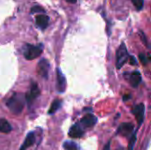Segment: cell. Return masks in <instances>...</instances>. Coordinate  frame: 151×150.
Segmentation results:
<instances>
[{
    "instance_id": "18",
    "label": "cell",
    "mask_w": 151,
    "mask_h": 150,
    "mask_svg": "<svg viewBox=\"0 0 151 150\" xmlns=\"http://www.w3.org/2000/svg\"><path fill=\"white\" fill-rule=\"evenodd\" d=\"M137 10H142L143 7V0H131Z\"/></svg>"
},
{
    "instance_id": "1",
    "label": "cell",
    "mask_w": 151,
    "mask_h": 150,
    "mask_svg": "<svg viewBox=\"0 0 151 150\" xmlns=\"http://www.w3.org/2000/svg\"><path fill=\"white\" fill-rule=\"evenodd\" d=\"M25 95L19 93H14L6 102V105L11 112L15 115L21 113L25 105Z\"/></svg>"
},
{
    "instance_id": "17",
    "label": "cell",
    "mask_w": 151,
    "mask_h": 150,
    "mask_svg": "<svg viewBox=\"0 0 151 150\" xmlns=\"http://www.w3.org/2000/svg\"><path fill=\"white\" fill-rule=\"evenodd\" d=\"M136 140H137V138H136V131H134L133 133V134L131 135V137H130V141H129L127 150H134V147L135 145Z\"/></svg>"
},
{
    "instance_id": "19",
    "label": "cell",
    "mask_w": 151,
    "mask_h": 150,
    "mask_svg": "<svg viewBox=\"0 0 151 150\" xmlns=\"http://www.w3.org/2000/svg\"><path fill=\"white\" fill-rule=\"evenodd\" d=\"M139 57H140V60L142 61V63L144 65H146L147 64H148V62H149V57H146V56H145V54H143V53H141L140 55H139Z\"/></svg>"
},
{
    "instance_id": "3",
    "label": "cell",
    "mask_w": 151,
    "mask_h": 150,
    "mask_svg": "<svg viewBox=\"0 0 151 150\" xmlns=\"http://www.w3.org/2000/svg\"><path fill=\"white\" fill-rule=\"evenodd\" d=\"M42 52V45L35 46V45H31V44H26L24 47L23 55L26 59L33 60V59H35L38 57H40Z\"/></svg>"
},
{
    "instance_id": "8",
    "label": "cell",
    "mask_w": 151,
    "mask_h": 150,
    "mask_svg": "<svg viewBox=\"0 0 151 150\" xmlns=\"http://www.w3.org/2000/svg\"><path fill=\"white\" fill-rule=\"evenodd\" d=\"M49 69H50V63L46 59H42L39 61L37 65V72L39 75H41L42 78L47 79L49 74Z\"/></svg>"
},
{
    "instance_id": "25",
    "label": "cell",
    "mask_w": 151,
    "mask_h": 150,
    "mask_svg": "<svg viewBox=\"0 0 151 150\" xmlns=\"http://www.w3.org/2000/svg\"><path fill=\"white\" fill-rule=\"evenodd\" d=\"M65 1H67L68 3H71V4H74L77 0H65Z\"/></svg>"
},
{
    "instance_id": "6",
    "label": "cell",
    "mask_w": 151,
    "mask_h": 150,
    "mask_svg": "<svg viewBox=\"0 0 151 150\" xmlns=\"http://www.w3.org/2000/svg\"><path fill=\"white\" fill-rule=\"evenodd\" d=\"M134 126L131 123H122L118 128L117 134H120L121 136L124 137H129V136L131 137V135L134 132Z\"/></svg>"
},
{
    "instance_id": "4",
    "label": "cell",
    "mask_w": 151,
    "mask_h": 150,
    "mask_svg": "<svg viewBox=\"0 0 151 150\" xmlns=\"http://www.w3.org/2000/svg\"><path fill=\"white\" fill-rule=\"evenodd\" d=\"M40 95V89L39 87L37 85V83L35 82H32L31 86H30V89L28 90V92L25 95V99L26 102L28 104H31L38 96Z\"/></svg>"
},
{
    "instance_id": "13",
    "label": "cell",
    "mask_w": 151,
    "mask_h": 150,
    "mask_svg": "<svg viewBox=\"0 0 151 150\" xmlns=\"http://www.w3.org/2000/svg\"><path fill=\"white\" fill-rule=\"evenodd\" d=\"M35 21L38 27H40L41 29H45L49 25L50 18L45 14H40L36 17Z\"/></svg>"
},
{
    "instance_id": "20",
    "label": "cell",
    "mask_w": 151,
    "mask_h": 150,
    "mask_svg": "<svg viewBox=\"0 0 151 150\" xmlns=\"http://www.w3.org/2000/svg\"><path fill=\"white\" fill-rule=\"evenodd\" d=\"M44 10L43 8H42L41 6H38V5H35L34 7L31 8V12L32 13H35V12H43Z\"/></svg>"
},
{
    "instance_id": "16",
    "label": "cell",
    "mask_w": 151,
    "mask_h": 150,
    "mask_svg": "<svg viewBox=\"0 0 151 150\" xmlns=\"http://www.w3.org/2000/svg\"><path fill=\"white\" fill-rule=\"evenodd\" d=\"M63 148L65 150H79L78 145L73 142V141H66L63 143Z\"/></svg>"
},
{
    "instance_id": "21",
    "label": "cell",
    "mask_w": 151,
    "mask_h": 150,
    "mask_svg": "<svg viewBox=\"0 0 151 150\" xmlns=\"http://www.w3.org/2000/svg\"><path fill=\"white\" fill-rule=\"evenodd\" d=\"M128 58H129V63H130V65H137V59H136L134 56H131V57H129Z\"/></svg>"
},
{
    "instance_id": "2",
    "label": "cell",
    "mask_w": 151,
    "mask_h": 150,
    "mask_svg": "<svg viewBox=\"0 0 151 150\" xmlns=\"http://www.w3.org/2000/svg\"><path fill=\"white\" fill-rule=\"evenodd\" d=\"M129 54L127 52V46L124 42L120 44L116 53V67L117 69H120L128 60Z\"/></svg>"
},
{
    "instance_id": "11",
    "label": "cell",
    "mask_w": 151,
    "mask_h": 150,
    "mask_svg": "<svg viewBox=\"0 0 151 150\" xmlns=\"http://www.w3.org/2000/svg\"><path fill=\"white\" fill-rule=\"evenodd\" d=\"M84 134V131L82 129V127L80 126V124H74L73 126H71L69 132H68V135L71 138L73 139H78L82 137Z\"/></svg>"
},
{
    "instance_id": "10",
    "label": "cell",
    "mask_w": 151,
    "mask_h": 150,
    "mask_svg": "<svg viewBox=\"0 0 151 150\" xmlns=\"http://www.w3.org/2000/svg\"><path fill=\"white\" fill-rule=\"evenodd\" d=\"M97 122V118L96 116H94L93 114H87L85 115L81 119V124L84 126V127H93Z\"/></svg>"
},
{
    "instance_id": "14",
    "label": "cell",
    "mask_w": 151,
    "mask_h": 150,
    "mask_svg": "<svg viewBox=\"0 0 151 150\" xmlns=\"http://www.w3.org/2000/svg\"><path fill=\"white\" fill-rule=\"evenodd\" d=\"M12 132V126L5 118H0V133H9Z\"/></svg>"
},
{
    "instance_id": "15",
    "label": "cell",
    "mask_w": 151,
    "mask_h": 150,
    "mask_svg": "<svg viewBox=\"0 0 151 150\" xmlns=\"http://www.w3.org/2000/svg\"><path fill=\"white\" fill-rule=\"evenodd\" d=\"M61 105H62V102H61L60 100H58V99H56V100L51 103L50 108L48 113H49L50 115H52V114L56 113V112L60 109Z\"/></svg>"
},
{
    "instance_id": "5",
    "label": "cell",
    "mask_w": 151,
    "mask_h": 150,
    "mask_svg": "<svg viewBox=\"0 0 151 150\" xmlns=\"http://www.w3.org/2000/svg\"><path fill=\"white\" fill-rule=\"evenodd\" d=\"M133 114L134 115L137 122H138V126H141L143 123L144 120V113H145V105L143 103H140L136 106H134V108L132 111Z\"/></svg>"
},
{
    "instance_id": "23",
    "label": "cell",
    "mask_w": 151,
    "mask_h": 150,
    "mask_svg": "<svg viewBox=\"0 0 151 150\" xmlns=\"http://www.w3.org/2000/svg\"><path fill=\"white\" fill-rule=\"evenodd\" d=\"M130 98H131V95H126L123 96V100H124V101H127V100L130 99Z\"/></svg>"
},
{
    "instance_id": "22",
    "label": "cell",
    "mask_w": 151,
    "mask_h": 150,
    "mask_svg": "<svg viewBox=\"0 0 151 150\" xmlns=\"http://www.w3.org/2000/svg\"><path fill=\"white\" fill-rule=\"evenodd\" d=\"M104 150H111V141L107 142V144L104 148Z\"/></svg>"
},
{
    "instance_id": "9",
    "label": "cell",
    "mask_w": 151,
    "mask_h": 150,
    "mask_svg": "<svg viewBox=\"0 0 151 150\" xmlns=\"http://www.w3.org/2000/svg\"><path fill=\"white\" fill-rule=\"evenodd\" d=\"M125 76L127 78L129 83L134 88H137L139 86V84L142 82V75L139 71H134L131 73L125 74Z\"/></svg>"
},
{
    "instance_id": "12",
    "label": "cell",
    "mask_w": 151,
    "mask_h": 150,
    "mask_svg": "<svg viewBox=\"0 0 151 150\" xmlns=\"http://www.w3.org/2000/svg\"><path fill=\"white\" fill-rule=\"evenodd\" d=\"M35 133L34 132H29L22 144V146L20 147L19 150H27V148L33 146L35 144Z\"/></svg>"
},
{
    "instance_id": "7",
    "label": "cell",
    "mask_w": 151,
    "mask_h": 150,
    "mask_svg": "<svg viewBox=\"0 0 151 150\" xmlns=\"http://www.w3.org/2000/svg\"><path fill=\"white\" fill-rule=\"evenodd\" d=\"M66 89V79L59 68L57 69V90L58 93H65Z\"/></svg>"
},
{
    "instance_id": "24",
    "label": "cell",
    "mask_w": 151,
    "mask_h": 150,
    "mask_svg": "<svg viewBox=\"0 0 151 150\" xmlns=\"http://www.w3.org/2000/svg\"><path fill=\"white\" fill-rule=\"evenodd\" d=\"M142 41H143V42L147 45V41H146V37H145V34L143 35V34L142 33Z\"/></svg>"
}]
</instances>
